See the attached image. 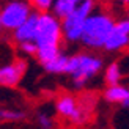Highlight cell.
I'll return each mask as SVG.
<instances>
[{"mask_svg": "<svg viewBox=\"0 0 129 129\" xmlns=\"http://www.w3.org/2000/svg\"><path fill=\"white\" fill-rule=\"evenodd\" d=\"M33 41L36 43V58L41 64L52 60L61 52V27L60 19L50 11H38L36 31Z\"/></svg>", "mask_w": 129, "mask_h": 129, "instance_id": "obj_1", "label": "cell"}, {"mask_svg": "<svg viewBox=\"0 0 129 129\" xmlns=\"http://www.w3.org/2000/svg\"><path fill=\"white\" fill-rule=\"evenodd\" d=\"M115 19L112 14H109L106 11H91L87 16L85 22H83V30L80 41L87 49L98 50L102 49L104 43L107 40L109 33L113 27Z\"/></svg>", "mask_w": 129, "mask_h": 129, "instance_id": "obj_2", "label": "cell"}, {"mask_svg": "<svg viewBox=\"0 0 129 129\" xmlns=\"http://www.w3.org/2000/svg\"><path fill=\"white\" fill-rule=\"evenodd\" d=\"M102 58L94 54H76L68 55L66 64H64L63 74H68L73 77V85L76 90H83L87 87L90 79L99 73L102 69Z\"/></svg>", "mask_w": 129, "mask_h": 129, "instance_id": "obj_3", "label": "cell"}, {"mask_svg": "<svg viewBox=\"0 0 129 129\" xmlns=\"http://www.w3.org/2000/svg\"><path fill=\"white\" fill-rule=\"evenodd\" d=\"M96 10V0H82L76 8L60 19L61 36L64 43H79L83 30V22L91 11Z\"/></svg>", "mask_w": 129, "mask_h": 129, "instance_id": "obj_4", "label": "cell"}, {"mask_svg": "<svg viewBox=\"0 0 129 129\" xmlns=\"http://www.w3.org/2000/svg\"><path fill=\"white\" fill-rule=\"evenodd\" d=\"M33 11L28 0H8L0 6V24L3 30L13 31Z\"/></svg>", "mask_w": 129, "mask_h": 129, "instance_id": "obj_5", "label": "cell"}, {"mask_svg": "<svg viewBox=\"0 0 129 129\" xmlns=\"http://www.w3.org/2000/svg\"><path fill=\"white\" fill-rule=\"evenodd\" d=\"M127 44H129V19L123 17L118 19V21L115 19L113 27L102 49L107 50V52H121L127 47Z\"/></svg>", "mask_w": 129, "mask_h": 129, "instance_id": "obj_6", "label": "cell"}, {"mask_svg": "<svg viewBox=\"0 0 129 129\" xmlns=\"http://www.w3.org/2000/svg\"><path fill=\"white\" fill-rule=\"evenodd\" d=\"M27 71V61L24 58H17L10 64L0 68V85L2 87H16L22 80Z\"/></svg>", "mask_w": 129, "mask_h": 129, "instance_id": "obj_7", "label": "cell"}, {"mask_svg": "<svg viewBox=\"0 0 129 129\" xmlns=\"http://www.w3.org/2000/svg\"><path fill=\"white\" fill-rule=\"evenodd\" d=\"M77 104H79V99H77L76 96L69 94V93H63L57 98L55 110L58 113V117H61L63 120H68L71 123L76 112H77Z\"/></svg>", "mask_w": 129, "mask_h": 129, "instance_id": "obj_8", "label": "cell"}, {"mask_svg": "<svg viewBox=\"0 0 129 129\" xmlns=\"http://www.w3.org/2000/svg\"><path fill=\"white\" fill-rule=\"evenodd\" d=\"M36 19H38V11H31L30 16L19 25L17 28L13 30V38L16 43H22V41H30L35 38V31H36Z\"/></svg>", "mask_w": 129, "mask_h": 129, "instance_id": "obj_9", "label": "cell"}, {"mask_svg": "<svg viewBox=\"0 0 129 129\" xmlns=\"http://www.w3.org/2000/svg\"><path fill=\"white\" fill-rule=\"evenodd\" d=\"M104 99L110 104H120L121 107L129 106V90L127 87L121 85V83H115V85H107L104 91Z\"/></svg>", "mask_w": 129, "mask_h": 129, "instance_id": "obj_10", "label": "cell"}, {"mask_svg": "<svg viewBox=\"0 0 129 129\" xmlns=\"http://www.w3.org/2000/svg\"><path fill=\"white\" fill-rule=\"evenodd\" d=\"M82 0H54L52 3V8H50V13L61 19L63 16H66L68 13H71L77 5H79Z\"/></svg>", "mask_w": 129, "mask_h": 129, "instance_id": "obj_11", "label": "cell"}, {"mask_svg": "<svg viewBox=\"0 0 129 129\" xmlns=\"http://www.w3.org/2000/svg\"><path fill=\"white\" fill-rule=\"evenodd\" d=\"M123 79V69H121L118 61H112L104 71V80L107 85H115V83H120Z\"/></svg>", "mask_w": 129, "mask_h": 129, "instance_id": "obj_12", "label": "cell"}, {"mask_svg": "<svg viewBox=\"0 0 129 129\" xmlns=\"http://www.w3.org/2000/svg\"><path fill=\"white\" fill-rule=\"evenodd\" d=\"M66 60H68V55L64 54H58L57 57H54L52 60H49L46 63H43V68L50 74H63L64 71V64H66Z\"/></svg>", "mask_w": 129, "mask_h": 129, "instance_id": "obj_13", "label": "cell"}, {"mask_svg": "<svg viewBox=\"0 0 129 129\" xmlns=\"http://www.w3.org/2000/svg\"><path fill=\"white\" fill-rule=\"evenodd\" d=\"M24 118H25V112L10 110V109H0V120L2 121H21Z\"/></svg>", "mask_w": 129, "mask_h": 129, "instance_id": "obj_14", "label": "cell"}, {"mask_svg": "<svg viewBox=\"0 0 129 129\" xmlns=\"http://www.w3.org/2000/svg\"><path fill=\"white\" fill-rule=\"evenodd\" d=\"M19 44V50L24 54V55H30V57H35L36 55V43L33 40H30V41H22V43H17Z\"/></svg>", "mask_w": 129, "mask_h": 129, "instance_id": "obj_15", "label": "cell"}, {"mask_svg": "<svg viewBox=\"0 0 129 129\" xmlns=\"http://www.w3.org/2000/svg\"><path fill=\"white\" fill-rule=\"evenodd\" d=\"M35 11H50L54 0H28Z\"/></svg>", "mask_w": 129, "mask_h": 129, "instance_id": "obj_16", "label": "cell"}, {"mask_svg": "<svg viewBox=\"0 0 129 129\" xmlns=\"http://www.w3.org/2000/svg\"><path fill=\"white\" fill-rule=\"evenodd\" d=\"M36 120H38V126L43 127V129H50V127H54V120L50 118V115L44 113V112H40V113H38Z\"/></svg>", "mask_w": 129, "mask_h": 129, "instance_id": "obj_17", "label": "cell"}, {"mask_svg": "<svg viewBox=\"0 0 129 129\" xmlns=\"http://www.w3.org/2000/svg\"><path fill=\"white\" fill-rule=\"evenodd\" d=\"M113 3H118V5H121V6H124V5H127V2L129 0H112Z\"/></svg>", "mask_w": 129, "mask_h": 129, "instance_id": "obj_18", "label": "cell"}, {"mask_svg": "<svg viewBox=\"0 0 129 129\" xmlns=\"http://www.w3.org/2000/svg\"><path fill=\"white\" fill-rule=\"evenodd\" d=\"M2 30H3V28H2V24H0V33H2Z\"/></svg>", "mask_w": 129, "mask_h": 129, "instance_id": "obj_19", "label": "cell"}]
</instances>
